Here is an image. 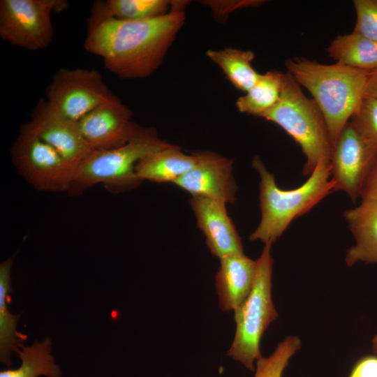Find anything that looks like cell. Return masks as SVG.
<instances>
[{"instance_id": "obj_7", "label": "cell", "mask_w": 377, "mask_h": 377, "mask_svg": "<svg viewBox=\"0 0 377 377\" xmlns=\"http://www.w3.org/2000/svg\"><path fill=\"white\" fill-rule=\"evenodd\" d=\"M14 165L40 191H69L75 168L50 145L41 140L29 123L22 125L11 148Z\"/></svg>"}, {"instance_id": "obj_1", "label": "cell", "mask_w": 377, "mask_h": 377, "mask_svg": "<svg viewBox=\"0 0 377 377\" xmlns=\"http://www.w3.org/2000/svg\"><path fill=\"white\" fill-rule=\"evenodd\" d=\"M184 1L157 17L137 20L115 18L105 1H96L87 20L84 49L100 57L108 71L122 79L144 78L161 64L185 21Z\"/></svg>"}, {"instance_id": "obj_15", "label": "cell", "mask_w": 377, "mask_h": 377, "mask_svg": "<svg viewBox=\"0 0 377 377\" xmlns=\"http://www.w3.org/2000/svg\"><path fill=\"white\" fill-rule=\"evenodd\" d=\"M256 265V260L244 253L220 259L215 286L223 311H235L249 295L255 279Z\"/></svg>"}, {"instance_id": "obj_31", "label": "cell", "mask_w": 377, "mask_h": 377, "mask_svg": "<svg viewBox=\"0 0 377 377\" xmlns=\"http://www.w3.org/2000/svg\"><path fill=\"white\" fill-rule=\"evenodd\" d=\"M372 351L377 354V334L373 337L371 341Z\"/></svg>"}, {"instance_id": "obj_27", "label": "cell", "mask_w": 377, "mask_h": 377, "mask_svg": "<svg viewBox=\"0 0 377 377\" xmlns=\"http://www.w3.org/2000/svg\"><path fill=\"white\" fill-rule=\"evenodd\" d=\"M347 377H377V355H367L360 357Z\"/></svg>"}, {"instance_id": "obj_30", "label": "cell", "mask_w": 377, "mask_h": 377, "mask_svg": "<svg viewBox=\"0 0 377 377\" xmlns=\"http://www.w3.org/2000/svg\"><path fill=\"white\" fill-rule=\"evenodd\" d=\"M363 97L377 98V68L369 72Z\"/></svg>"}, {"instance_id": "obj_13", "label": "cell", "mask_w": 377, "mask_h": 377, "mask_svg": "<svg viewBox=\"0 0 377 377\" xmlns=\"http://www.w3.org/2000/svg\"><path fill=\"white\" fill-rule=\"evenodd\" d=\"M38 136L53 147L75 170L93 151L83 138L77 121L56 112L40 98L29 122Z\"/></svg>"}, {"instance_id": "obj_9", "label": "cell", "mask_w": 377, "mask_h": 377, "mask_svg": "<svg viewBox=\"0 0 377 377\" xmlns=\"http://www.w3.org/2000/svg\"><path fill=\"white\" fill-rule=\"evenodd\" d=\"M46 101L60 115L74 121L117 98L94 68H61L45 90Z\"/></svg>"}, {"instance_id": "obj_2", "label": "cell", "mask_w": 377, "mask_h": 377, "mask_svg": "<svg viewBox=\"0 0 377 377\" xmlns=\"http://www.w3.org/2000/svg\"><path fill=\"white\" fill-rule=\"evenodd\" d=\"M285 65L287 72L313 96L334 147L363 98L370 71L300 57L289 58Z\"/></svg>"}, {"instance_id": "obj_29", "label": "cell", "mask_w": 377, "mask_h": 377, "mask_svg": "<svg viewBox=\"0 0 377 377\" xmlns=\"http://www.w3.org/2000/svg\"><path fill=\"white\" fill-rule=\"evenodd\" d=\"M263 1H208L205 2L216 15H226L235 9L247 6H257Z\"/></svg>"}, {"instance_id": "obj_23", "label": "cell", "mask_w": 377, "mask_h": 377, "mask_svg": "<svg viewBox=\"0 0 377 377\" xmlns=\"http://www.w3.org/2000/svg\"><path fill=\"white\" fill-rule=\"evenodd\" d=\"M105 3L115 18L130 21L162 16L172 7V1L166 0H106Z\"/></svg>"}, {"instance_id": "obj_4", "label": "cell", "mask_w": 377, "mask_h": 377, "mask_svg": "<svg viewBox=\"0 0 377 377\" xmlns=\"http://www.w3.org/2000/svg\"><path fill=\"white\" fill-rule=\"evenodd\" d=\"M261 118L279 125L300 146L306 158L304 176H309L320 161L330 164L333 147L324 116L289 73H283L279 102Z\"/></svg>"}, {"instance_id": "obj_8", "label": "cell", "mask_w": 377, "mask_h": 377, "mask_svg": "<svg viewBox=\"0 0 377 377\" xmlns=\"http://www.w3.org/2000/svg\"><path fill=\"white\" fill-rule=\"evenodd\" d=\"M68 6L65 0H1L0 36L28 50L45 49L54 36L51 13Z\"/></svg>"}, {"instance_id": "obj_19", "label": "cell", "mask_w": 377, "mask_h": 377, "mask_svg": "<svg viewBox=\"0 0 377 377\" xmlns=\"http://www.w3.org/2000/svg\"><path fill=\"white\" fill-rule=\"evenodd\" d=\"M52 340L46 337L31 345L22 344L17 351L21 364L17 369L0 371V377H61V368L52 355Z\"/></svg>"}, {"instance_id": "obj_12", "label": "cell", "mask_w": 377, "mask_h": 377, "mask_svg": "<svg viewBox=\"0 0 377 377\" xmlns=\"http://www.w3.org/2000/svg\"><path fill=\"white\" fill-rule=\"evenodd\" d=\"M197 163L173 184L190 193L225 203L236 200L233 160L209 151L198 152Z\"/></svg>"}, {"instance_id": "obj_22", "label": "cell", "mask_w": 377, "mask_h": 377, "mask_svg": "<svg viewBox=\"0 0 377 377\" xmlns=\"http://www.w3.org/2000/svg\"><path fill=\"white\" fill-rule=\"evenodd\" d=\"M283 73L269 71L260 76L255 84L236 101L242 112L261 117L279 102L283 87Z\"/></svg>"}, {"instance_id": "obj_25", "label": "cell", "mask_w": 377, "mask_h": 377, "mask_svg": "<svg viewBox=\"0 0 377 377\" xmlns=\"http://www.w3.org/2000/svg\"><path fill=\"white\" fill-rule=\"evenodd\" d=\"M350 121L377 154V98L363 97Z\"/></svg>"}, {"instance_id": "obj_24", "label": "cell", "mask_w": 377, "mask_h": 377, "mask_svg": "<svg viewBox=\"0 0 377 377\" xmlns=\"http://www.w3.org/2000/svg\"><path fill=\"white\" fill-rule=\"evenodd\" d=\"M297 336H288L281 341L274 351L267 357L256 361L254 377H282L290 358L301 348Z\"/></svg>"}, {"instance_id": "obj_16", "label": "cell", "mask_w": 377, "mask_h": 377, "mask_svg": "<svg viewBox=\"0 0 377 377\" xmlns=\"http://www.w3.org/2000/svg\"><path fill=\"white\" fill-rule=\"evenodd\" d=\"M344 217L355 241L346 251V264L377 263V202H361L346 210Z\"/></svg>"}, {"instance_id": "obj_26", "label": "cell", "mask_w": 377, "mask_h": 377, "mask_svg": "<svg viewBox=\"0 0 377 377\" xmlns=\"http://www.w3.org/2000/svg\"><path fill=\"white\" fill-rule=\"evenodd\" d=\"M356 23L353 32L377 44V0L353 1Z\"/></svg>"}, {"instance_id": "obj_5", "label": "cell", "mask_w": 377, "mask_h": 377, "mask_svg": "<svg viewBox=\"0 0 377 377\" xmlns=\"http://www.w3.org/2000/svg\"><path fill=\"white\" fill-rule=\"evenodd\" d=\"M170 143L162 140L151 128L140 126L124 145L93 151L77 167L68 191L77 195L96 184H102L112 193L136 188L142 182L135 172L137 163L146 156L164 149Z\"/></svg>"}, {"instance_id": "obj_14", "label": "cell", "mask_w": 377, "mask_h": 377, "mask_svg": "<svg viewBox=\"0 0 377 377\" xmlns=\"http://www.w3.org/2000/svg\"><path fill=\"white\" fill-rule=\"evenodd\" d=\"M189 202L214 256L221 259L244 253L240 237L227 213L226 203L202 196H192Z\"/></svg>"}, {"instance_id": "obj_20", "label": "cell", "mask_w": 377, "mask_h": 377, "mask_svg": "<svg viewBox=\"0 0 377 377\" xmlns=\"http://www.w3.org/2000/svg\"><path fill=\"white\" fill-rule=\"evenodd\" d=\"M327 50L340 65L368 71L377 68V44L356 33L337 36Z\"/></svg>"}, {"instance_id": "obj_10", "label": "cell", "mask_w": 377, "mask_h": 377, "mask_svg": "<svg viewBox=\"0 0 377 377\" xmlns=\"http://www.w3.org/2000/svg\"><path fill=\"white\" fill-rule=\"evenodd\" d=\"M376 155L349 121L332 149L331 180L335 191L346 192L353 202L360 198Z\"/></svg>"}, {"instance_id": "obj_18", "label": "cell", "mask_w": 377, "mask_h": 377, "mask_svg": "<svg viewBox=\"0 0 377 377\" xmlns=\"http://www.w3.org/2000/svg\"><path fill=\"white\" fill-rule=\"evenodd\" d=\"M15 254L0 264V361L7 367L12 364L11 354L17 353L26 341L25 334L17 330L21 315L13 314L7 304L11 288V268Z\"/></svg>"}, {"instance_id": "obj_6", "label": "cell", "mask_w": 377, "mask_h": 377, "mask_svg": "<svg viewBox=\"0 0 377 377\" xmlns=\"http://www.w3.org/2000/svg\"><path fill=\"white\" fill-rule=\"evenodd\" d=\"M271 244H266L256 260V275L251 292L234 311L235 334L227 355L255 370L254 362L262 357L260 342L269 324L279 314L272 298L273 258Z\"/></svg>"}, {"instance_id": "obj_28", "label": "cell", "mask_w": 377, "mask_h": 377, "mask_svg": "<svg viewBox=\"0 0 377 377\" xmlns=\"http://www.w3.org/2000/svg\"><path fill=\"white\" fill-rule=\"evenodd\" d=\"M361 202H377V154L364 184Z\"/></svg>"}, {"instance_id": "obj_11", "label": "cell", "mask_w": 377, "mask_h": 377, "mask_svg": "<svg viewBox=\"0 0 377 377\" xmlns=\"http://www.w3.org/2000/svg\"><path fill=\"white\" fill-rule=\"evenodd\" d=\"M131 117L132 112L117 97L89 112L77 124L91 150L105 151L121 147L131 138L138 126Z\"/></svg>"}, {"instance_id": "obj_17", "label": "cell", "mask_w": 377, "mask_h": 377, "mask_svg": "<svg viewBox=\"0 0 377 377\" xmlns=\"http://www.w3.org/2000/svg\"><path fill=\"white\" fill-rule=\"evenodd\" d=\"M198 159V152L188 155L171 144L142 158L135 166V172L142 181L174 183L190 170Z\"/></svg>"}, {"instance_id": "obj_3", "label": "cell", "mask_w": 377, "mask_h": 377, "mask_svg": "<svg viewBox=\"0 0 377 377\" xmlns=\"http://www.w3.org/2000/svg\"><path fill=\"white\" fill-rule=\"evenodd\" d=\"M252 165L260 179L261 219L249 236L251 241L272 244L295 219L307 213L335 191L331 180L330 164L323 161L318 163L302 185L290 190L281 189L276 185L274 175L268 171L259 156H254Z\"/></svg>"}, {"instance_id": "obj_21", "label": "cell", "mask_w": 377, "mask_h": 377, "mask_svg": "<svg viewBox=\"0 0 377 377\" xmlns=\"http://www.w3.org/2000/svg\"><path fill=\"white\" fill-rule=\"evenodd\" d=\"M206 54L220 67L232 84L242 91H249L260 76L251 65L254 54L250 50L226 47L209 50Z\"/></svg>"}]
</instances>
